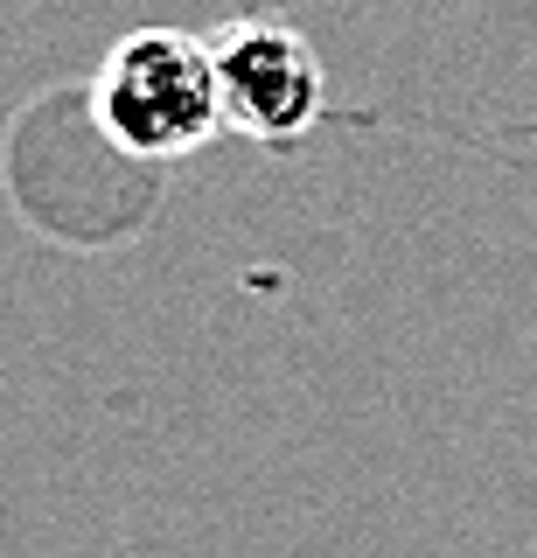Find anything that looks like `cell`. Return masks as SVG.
<instances>
[{"mask_svg": "<svg viewBox=\"0 0 537 558\" xmlns=\"http://www.w3.org/2000/svg\"><path fill=\"white\" fill-rule=\"evenodd\" d=\"M91 126L126 161H182L223 133L217 49L188 28H133L91 77Z\"/></svg>", "mask_w": 537, "mask_h": 558, "instance_id": "1", "label": "cell"}, {"mask_svg": "<svg viewBox=\"0 0 537 558\" xmlns=\"http://www.w3.org/2000/svg\"><path fill=\"white\" fill-rule=\"evenodd\" d=\"M217 49V92H223V126L245 140H301L321 119V63L293 22L280 14H237L210 35Z\"/></svg>", "mask_w": 537, "mask_h": 558, "instance_id": "2", "label": "cell"}]
</instances>
